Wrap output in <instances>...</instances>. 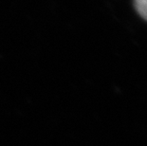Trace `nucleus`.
Returning a JSON list of instances; mask_svg holds the SVG:
<instances>
[{
    "label": "nucleus",
    "instance_id": "nucleus-1",
    "mask_svg": "<svg viewBox=\"0 0 147 146\" xmlns=\"http://www.w3.org/2000/svg\"><path fill=\"white\" fill-rule=\"evenodd\" d=\"M134 5L138 13L147 21V0H134Z\"/></svg>",
    "mask_w": 147,
    "mask_h": 146
}]
</instances>
